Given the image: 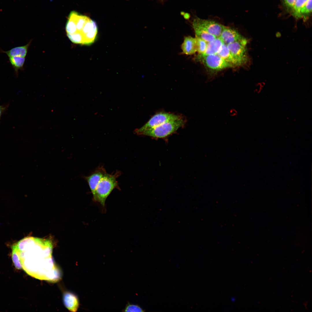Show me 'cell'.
<instances>
[{
  "mask_svg": "<svg viewBox=\"0 0 312 312\" xmlns=\"http://www.w3.org/2000/svg\"><path fill=\"white\" fill-rule=\"evenodd\" d=\"M223 42L219 37L207 43V47L202 55L217 54L220 49Z\"/></svg>",
  "mask_w": 312,
  "mask_h": 312,
  "instance_id": "13",
  "label": "cell"
},
{
  "mask_svg": "<svg viewBox=\"0 0 312 312\" xmlns=\"http://www.w3.org/2000/svg\"><path fill=\"white\" fill-rule=\"evenodd\" d=\"M125 312H143L142 309L138 305L128 303L125 310Z\"/></svg>",
  "mask_w": 312,
  "mask_h": 312,
  "instance_id": "22",
  "label": "cell"
},
{
  "mask_svg": "<svg viewBox=\"0 0 312 312\" xmlns=\"http://www.w3.org/2000/svg\"><path fill=\"white\" fill-rule=\"evenodd\" d=\"M185 120L182 116L173 120L166 121L157 126L147 130L141 135L156 138H165L182 127Z\"/></svg>",
  "mask_w": 312,
  "mask_h": 312,
  "instance_id": "4",
  "label": "cell"
},
{
  "mask_svg": "<svg viewBox=\"0 0 312 312\" xmlns=\"http://www.w3.org/2000/svg\"><path fill=\"white\" fill-rule=\"evenodd\" d=\"M106 172L103 166H99L90 175L84 177V178L88 183L93 196L94 194L97 183Z\"/></svg>",
  "mask_w": 312,
  "mask_h": 312,
  "instance_id": "10",
  "label": "cell"
},
{
  "mask_svg": "<svg viewBox=\"0 0 312 312\" xmlns=\"http://www.w3.org/2000/svg\"><path fill=\"white\" fill-rule=\"evenodd\" d=\"M14 244L19 252L22 268L27 274L53 282L60 279V271L52 257L53 246L51 240L27 236Z\"/></svg>",
  "mask_w": 312,
  "mask_h": 312,
  "instance_id": "1",
  "label": "cell"
},
{
  "mask_svg": "<svg viewBox=\"0 0 312 312\" xmlns=\"http://www.w3.org/2000/svg\"><path fill=\"white\" fill-rule=\"evenodd\" d=\"M219 37L226 45L241 40L245 38L236 30L224 25H223L222 29Z\"/></svg>",
  "mask_w": 312,
  "mask_h": 312,
  "instance_id": "9",
  "label": "cell"
},
{
  "mask_svg": "<svg viewBox=\"0 0 312 312\" xmlns=\"http://www.w3.org/2000/svg\"><path fill=\"white\" fill-rule=\"evenodd\" d=\"M196 59L209 69L214 70H220L226 68L235 67L217 54L206 55L198 54L196 56Z\"/></svg>",
  "mask_w": 312,
  "mask_h": 312,
  "instance_id": "5",
  "label": "cell"
},
{
  "mask_svg": "<svg viewBox=\"0 0 312 312\" xmlns=\"http://www.w3.org/2000/svg\"><path fill=\"white\" fill-rule=\"evenodd\" d=\"M68 18L66 31L68 37L72 42L88 45L94 41V37L86 25L89 18L73 11L70 14Z\"/></svg>",
  "mask_w": 312,
  "mask_h": 312,
  "instance_id": "2",
  "label": "cell"
},
{
  "mask_svg": "<svg viewBox=\"0 0 312 312\" xmlns=\"http://www.w3.org/2000/svg\"><path fill=\"white\" fill-rule=\"evenodd\" d=\"M30 44V42H29L25 45L16 47L7 51H1L2 52L5 53L8 57L18 56L25 57Z\"/></svg>",
  "mask_w": 312,
  "mask_h": 312,
  "instance_id": "15",
  "label": "cell"
},
{
  "mask_svg": "<svg viewBox=\"0 0 312 312\" xmlns=\"http://www.w3.org/2000/svg\"><path fill=\"white\" fill-rule=\"evenodd\" d=\"M181 49L183 54L190 55L195 53L197 52L196 38L190 36L185 37Z\"/></svg>",
  "mask_w": 312,
  "mask_h": 312,
  "instance_id": "12",
  "label": "cell"
},
{
  "mask_svg": "<svg viewBox=\"0 0 312 312\" xmlns=\"http://www.w3.org/2000/svg\"><path fill=\"white\" fill-rule=\"evenodd\" d=\"M5 109V107L3 106L0 105V119H1V116L4 111Z\"/></svg>",
  "mask_w": 312,
  "mask_h": 312,
  "instance_id": "24",
  "label": "cell"
},
{
  "mask_svg": "<svg viewBox=\"0 0 312 312\" xmlns=\"http://www.w3.org/2000/svg\"><path fill=\"white\" fill-rule=\"evenodd\" d=\"M120 171L114 174L105 173L97 183L93 199L102 206H105L106 199L112 191L119 188L117 179L120 175Z\"/></svg>",
  "mask_w": 312,
  "mask_h": 312,
  "instance_id": "3",
  "label": "cell"
},
{
  "mask_svg": "<svg viewBox=\"0 0 312 312\" xmlns=\"http://www.w3.org/2000/svg\"><path fill=\"white\" fill-rule=\"evenodd\" d=\"M283 4L288 11L291 12L297 0H281Z\"/></svg>",
  "mask_w": 312,
  "mask_h": 312,
  "instance_id": "23",
  "label": "cell"
},
{
  "mask_svg": "<svg viewBox=\"0 0 312 312\" xmlns=\"http://www.w3.org/2000/svg\"><path fill=\"white\" fill-rule=\"evenodd\" d=\"M193 22L216 38L220 37L223 25L213 20L196 17Z\"/></svg>",
  "mask_w": 312,
  "mask_h": 312,
  "instance_id": "8",
  "label": "cell"
},
{
  "mask_svg": "<svg viewBox=\"0 0 312 312\" xmlns=\"http://www.w3.org/2000/svg\"><path fill=\"white\" fill-rule=\"evenodd\" d=\"M247 43V40L244 38L241 40L226 45L239 66L245 64L248 61L246 48Z\"/></svg>",
  "mask_w": 312,
  "mask_h": 312,
  "instance_id": "7",
  "label": "cell"
},
{
  "mask_svg": "<svg viewBox=\"0 0 312 312\" xmlns=\"http://www.w3.org/2000/svg\"><path fill=\"white\" fill-rule=\"evenodd\" d=\"M12 259L14 266L18 269L22 268L21 261L20 252L13 245L12 246Z\"/></svg>",
  "mask_w": 312,
  "mask_h": 312,
  "instance_id": "19",
  "label": "cell"
},
{
  "mask_svg": "<svg viewBox=\"0 0 312 312\" xmlns=\"http://www.w3.org/2000/svg\"><path fill=\"white\" fill-rule=\"evenodd\" d=\"M307 0H297L291 11V14L296 18H301L300 11Z\"/></svg>",
  "mask_w": 312,
  "mask_h": 312,
  "instance_id": "18",
  "label": "cell"
},
{
  "mask_svg": "<svg viewBox=\"0 0 312 312\" xmlns=\"http://www.w3.org/2000/svg\"><path fill=\"white\" fill-rule=\"evenodd\" d=\"M235 299L234 298H231V300L232 301H233V302H234V301H235Z\"/></svg>",
  "mask_w": 312,
  "mask_h": 312,
  "instance_id": "25",
  "label": "cell"
},
{
  "mask_svg": "<svg viewBox=\"0 0 312 312\" xmlns=\"http://www.w3.org/2000/svg\"><path fill=\"white\" fill-rule=\"evenodd\" d=\"M10 63L14 69L16 75L19 70L23 69L25 61V57L14 56L9 57Z\"/></svg>",
  "mask_w": 312,
  "mask_h": 312,
  "instance_id": "17",
  "label": "cell"
},
{
  "mask_svg": "<svg viewBox=\"0 0 312 312\" xmlns=\"http://www.w3.org/2000/svg\"><path fill=\"white\" fill-rule=\"evenodd\" d=\"M63 301L65 306L70 311L73 312L77 311L79 306V300L74 294L65 292L63 295Z\"/></svg>",
  "mask_w": 312,
  "mask_h": 312,
  "instance_id": "11",
  "label": "cell"
},
{
  "mask_svg": "<svg viewBox=\"0 0 312 312\" xmlns=\"http://www.w3.org/2000/svg\"><path fill=\"white\" fill-rule=\"evenodd\" d=\"M217 54L235 66H239L233 57L227 45L224 43L223 44Z\"/></svg>",
  "mask_w": 312,
  "mask_h": 312,
  "instance_id": "16",
  "label": "cell"
},
{
  "mask_svg": "<svg viewBox=\"0 0 312 312\" xmlns=\"http://www.w3.org/2000/svg\"><path fill=\"white\" fill-rule=\"evenodd\" d=\"M196 41L197 51L199 54H203L205 52L207 44V42L203 39L196 37Z\"/></svg>",
  "mask_w": 312,
  "mask_h": 312,
  "instance_id": "20",
  "label": "cell"
},
{
  "mask_svg": "<svg viewBox=\"0 0 312 312\" xmlns=\"http://www.w3.org/2000/svg\"><path fill=\"white\" fill-rule=\"evenodd\" d=\"M312 11V0H307L300 11L301 18L309 15Z\"/></svg>",
  "mask_w": 312,
  "mask_h": 312,
  "instance_id": "21",
  "label": "cell"
},
{
  "mask_svg": "<svg viewBox=\"0 0 312 312\" xmlns=\"http://www.w3.org/2000/svg\"><path fill=\"white\" fill-rule=\"evenodd\" d=\"M161 0V1H162V0Z\"/></svg>",
  "mask_w": 312,
  "mask_h": 312,
  "instance_id": "26",
  "label": "cell"
},
{
  "mask_svg": "<svg viewBox=\"0 0 312 312\" xmlns=\"http://www.w3.org/2000/svg\"><path fill=\"white\" fill-rule=\"evenodd\" d=\"M192 25L196 37L200 38L208 43L216 39V37L210 34L196 23L192 22Z\"/></svg>",
  "mask_w": 312,
  "mask_h": 312,
  "instance_id": "14",
  "label": "cell"
},
{
  "mask_svg": "<svg viewBox=\"0 0 312 312\" xmlns=\"http://www.w3.org/2000/svg\"><path fill=\"white\" fill-rule=\"evenodd\" d=\"M181 116L172 113L161 112L153 115L143 126L135 129V133L141 135L144 131L157 126L166 121L178 118Z\"/></svg>",
  "mask_w": 312,
  "mask_h": 312,
  "instance_id": "6",
  "label": "cell"
}]
</instances>
